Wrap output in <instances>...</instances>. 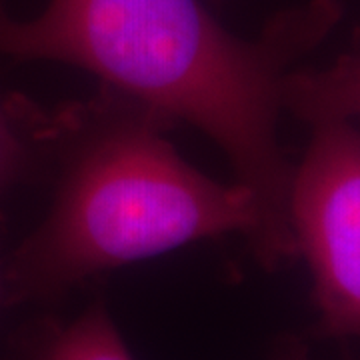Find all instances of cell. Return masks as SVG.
I'll return each mask as SVG.
<instances>
[{"label": "cell", "mask_w": 360, "mask_h": 360, "mask_svg": "<svg viewBox=\"0 0 360 360\" xmlns=\"http://www.w3.org/2000/svg\"><path fill=\"white\" fill-rule=\"evenodd\" d=\"M6 14H8V11H6V0H0V18L6 16Z\"/></svg>", "instance_id": "obj_7"}, {"label": "cell", "mask_w": 360, "mask_h": 360, "mask_svg": "<svg viewBox=\"0 0 360 360\" xmlns=\"http://www.w3.org/2000/svg\"><path fill=\"white\" fill-rule=\"evenodd\" d=\"M28 150L14 115L0 103V193L25 172Z\"/></svg>", "instance_id": "obj_5"}, {"label": "cell", "mask_w": 360, "mask_h": 360, "mask_svg": "<svg viewBox=\"0 0 360 360\" xmlns=\"http://www.w3.org/2000/svg\"><path fill=\"white\" fill-rule=\"evenodd\" d=\"M359 90H360V77H359Z\"/></svg>", "instance_id": "obj_9"}, {"label": "cell", "mask_w": 360, "mask_h": 360, "mask_svg": "<svg viewBox=\"0 0 360 360\" xmlns=\"http://www.w3.org/2000/svg\"><path fill=\"white\" fill-rule=\"evenodd\" d=\"M359 106L348 66L302 75L290 104L312 136L292 172L288 220L312 274L316 333L333 338H360V130L348 120Z\"/></svg>", "instance_id": "obj_3"}, {"label": "cell", "mask_w": 360, "mask_h": 360, "mask_svg": "<svg viewBox=\"0 0 360 360\" xmlns=\"http://www.w3.org/2000/svg\"><path fill=\"white\" fill-rule=\"evenodd\" d=\"M146 108L101 115L66 150L51 212L2 269L4 304L46 302L104 270L238 232L257 260L264 220L243 184L184 162Z\"/></svg>", "instance_id": "obj_2"}, {"label": "cell", "mask_w": 360, "mask_h": 360, "mask_svg": "<svg viewBox=\"0 0 360 360\" xmlns=\"http://www.w3.org/2000/svg\"><path fill=\"white\" fill-rule=\"evenodd\" d=\"M338 16L336 0H312L245 40L198 0H51L32 20L0 18V54L86 68L142 108L208 134L257 198L260 266L274 270L296 257L288 220L295 167L278 142L281 112L300 78L288 68Z\"/></svg>", "instance_id": "obj_1"}, {"label": "cell", "mask_w": 360, "mask_h": 360, "mask_svg": "<svg viewBox=\"0 0 360 360\" xmlns=\"http://www.w3.org/2000/svg\"><path fill=\"white\" fill-rule=\"evenodd\" d=\"M270 360H310L309 347L300 338L286 336L274 347Z\"/></svg>", "instance_id": "obj_6"}, {"label": "cell", "mask_w": 360, "mask_h": 360, "mask_svg": "<svg viewBox=\"0 0 360 360\" xmlns=\"http://www.w3.org/2000/svg\"><path fill=\"white\" fill-rule=\"evenodd\" d=\"M14 360H134L103 302L68 322L49 321L25 340Z\"/></svg>", "instance_id": "obj_4"}, {"label": "cell", "mask_w": 360, "mask_h": 360, "mask_svg": "<svg viewBox=\"0 0 360 360\" xmlns=\"http://www.w3.org/2000/svg\"><path fill=\"white\" fill-rule=\"evenodd\" d=\"M0 304H4V295H2V270H0Z\"/></svg>", "instance_id": "obj_8"}]
</instances>
